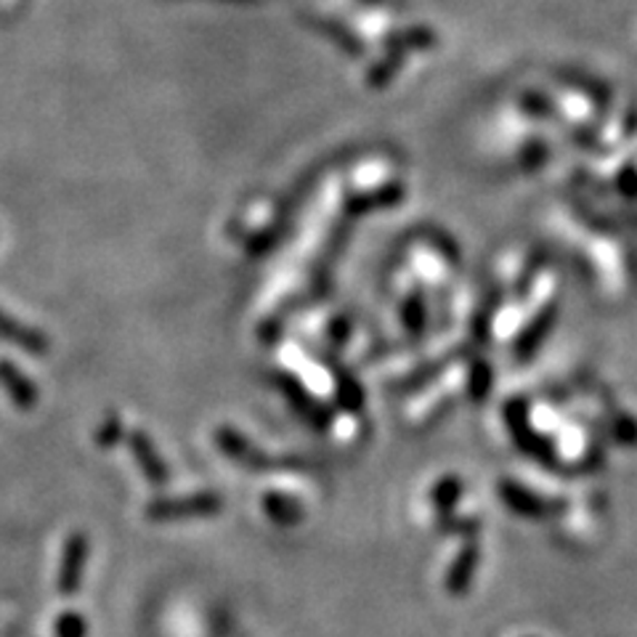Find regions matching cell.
I'll return each mask as SVG.
<instances>
[{"instance_id":"cell-2","label":"cell","mask_w":637,"mask_h":637,"mask_svg":"<svg viewBox=\"0 0 637 637\" xmlns=\"http://www.w3.org/2000/svg\"><path fill=\"white\" fill-rule=\"evenodd\" d=\"M220 504L218 497H194V500H182V502H157L151 504V516H199V512H216Z\"/></svg>"},{"instance_id":"cell-4","label":"cell","mask_w":637,"mask_h":637,"mask_svg":"<svg viewBox=\"0 0 637 637\" xmlns=\"http://www.w3.org/2000/svg\"><path fill=\"white\" fill-rule=\"evenodd\" d=\"M134 454H136L138 465H141V470L151 478V481H165L163 460L151 452V444L144 441V435H134Z\"/></svg>"},{"instance_id":"cell-5","label":"cell","mask_w":637,"mask_h":637,"mask_svg":"<svg viewBox=\"0 0 637 637\" xmlns=\"http://www.w3.org/2000/svg\"><path fill=\"white\" fill-rule=\"evenodd\" d=\"M67 552H69V564L65 566V569H61V585H65L69 590V587H75V577H78L75 569H78V564L82 560V539L75 537Z\"/></svg>"},{"instance_id":"cell-3","label":"cell","mask_w":637,"mask_h":637,"mask_svg":"<svg viewBox=\"0 0 637 637\" xmlns=\"http://www.w3.org/2000/svg\"><path fill=\"white\" fill-rule=\"evenodd\" d=\"M0 380H3L6 391L11 393V399L17 401V406L32 410L35 399H38V393H35V388L30 385V380H27L24 375H19V372L13 370L11 364H0Z\"/></svg>"},{"instance_id":"cell-1","label":"cell","mask_w":637,"mask_h":637,"mask_svg":"<svg viewBox=\"0 0 637 637\" xmlns=\"http://www.w3.org/2000/svg\"><path fill=\"white\" fill-rule=\"evenodd\" d=\"M0 337H6L9 343L19 345V349H24V351H32V353H43L48 349L46 337H40L38 332L24 327V324L11 322V316H6L3 311H0Z\"/></svg>"}]
</instances>
